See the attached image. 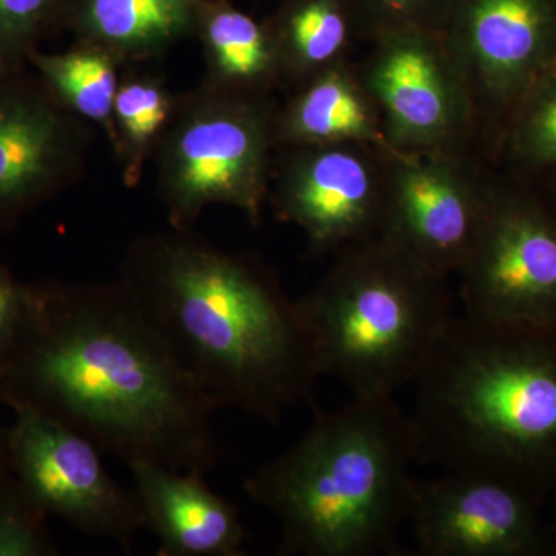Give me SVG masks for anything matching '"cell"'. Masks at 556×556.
Listing matches in <instances>:
<instances>
[{
	"instance_id": "7",
	"label": "cell",
	"mask_w": 556,
	"mask_h": 556,
	"mask_svg": "<svg viewBox=\"0 0 556 556\" xmlns=\"http://www.w3.org/2000/svg\"><path fill=\"white\" fill-rule=\"evenodd\" d=\"M9 427L11 471L47 515L84 535L131 552L144 515L137 493L123 489L102 466L93 442L27 407H13Z\"/></svg>"
},
{
	"instance_id": "19",
	"label": "cell",
	"mask_w": 556,
	"mask_h": 556,
	"mask_svg": "<svg viewBox=\"0 0 556 556\" xmlns=\"http://www.w3.org/2000/svg\"><path fill=\"white\" fill-rule=\"evenodd\" d=\"M28 65L68 110L113 141V108L123 64L108 51L89 42H76L62 53L30 54Z\"/></svg>"
},
{
	"instance_id": "9",
	"label": "cell",
	"mask_w": 556,
	"mask_h": 556,
	"mask_svg": "<svg viewBox=\"0 0 556 556\" xmlns=\"http://www.w3.org/2000/svg\"><path fill=\"white\" fill-rule=\"evenodd\" d=\"M90 126L38 73H0V232L83 177Z\"/></svg>"
},
{
	"instance_id": "2",
	"label": "cell",
	"mask_w": 556,
	"mask_h": 556,
	"mask_svg": "<svg viewBox=\"0 0 556 556\" xmlns=\"http://www.w3.org/2000/svg\"><path fill=\"white\" fill-rule=\"evenodd\" d=\"M118 280L217 412L278 422L313 402L321 376L308 328L258 260L169 226L131 241Z\"/></svg>"
},
{
	"instance_id": "13",
	"label": "cell",
	"mask_w": 556,
	"mask_h": 556,
	"mask_svg": "<svg viewBox=\"0 0 556 556\" xmlns=\"http://www.w3.org/2000/svg\"><path fill=\"white\" fill-rule=\"evenodd\" d=\"M408 521L420 555L532 556L546 551L532 493L473 471L416 479Z\"/></svg>"
},
{
	"instance_id": "11",
	"label": "cell",
	"mask_w": 556,
	"mask_h": 556,
	"mask_svg": "<svg viewBox=\"0 0 556 556\" xmlns=\"http://www.w3.org/2000/svg\"><path fill=\"white\" fill-rule=\"evenodd\" d=\"M380 233L442 276L459 273L490 190L434 150H386Z\"/></svg>"
},
{
	"instance_id": "24",
	"label": "cell",
	"mask_w": 556,
	"mask_h": 556,
	"mask_svg": "<svg viewBox=\"0 0 556 556\" xmlns=\"http://www.w3.org/2000/svg\"><path fill=\"white\" fill-rule=\"evenodd\" d=\"M70 0H0V73L27 67L47 31L64 20Z\"/></svg>"
},
{
	"instance_id": "23",
	"label": "cell",
	"mask_w": 556,
	"mask_h": 556,
	"mask_svg": "<svg viewBox=\"0 0 556 556\" xmlns=\"http://www.w3.org/2000/svg\"><path fill=\"white\" fill-rule=\"evenodd\" d=\"M47 518L10 471L0 482V556L60 555Z\"/></svg>"
},
{
	"instance_id": "15",
	"label": "cell",
	"mask_w": 556,
	"mask_h": 556,
	"mask_svg": "<svg viewBox=\"0 0 556 556\" xmlns=\"http://www.w3.org/2000/svg\"><path fill=\"white\" fill-rule=\"evenodd\" d=\"M146 529L160 540V556L244 555L240 510L197 471L159 464L129 466Z\"/></svg>"
},
{
	"instance_id": "27",
	"label": "cell",
	"mask_w": 556,
	"mask_h": 556,
	"mask_svg": "<svg viewBox=\"0 0 556 556\" xmlns=\"http://www.w3.org/2000/svg\"><path fill=\"white\" fill-rule=\"evenodd\" d=\"M11 471L9 427L3 426L0 420V482Z\"/></svg>"
},
{
	"instance_id": "17",
	"label": "cell",
	"mask_w": 556,
	"mask_h": 556,
	"mask_svg": "<svg viewBox=\"0 0 556 556\" xmlns=\"http://www.w3.org/2000/svg\"><path fill=\"white\" fill-rule=\"evenodd\" d=\"M276 141L289 148L361 144L390 150L375 102L361 78L340 62L305 83L277 113Z\"/></svg>"
},
{
	"instance_id": "4",
	"label": "cell",
	"mask_w": 556,
	"mask_h": 556,
	"mask_svg": "<svg viewBox=\"0 0 556 556\" xmlns=\"http://www.w3.org/2000/svg\"><path fill=\"white\" fill-rule=\"evenodd\" d=\"M415 430L396 397L316 408L292 447L244 482L280 526L283 556L393 555L412 515Z\"/></svg>"
},
{
	"instance_id": "26",
	"label": "cell",
	"mask_w": 556,
	"mask_h": 556,
	"mask_svg": "<svg viewBox=\"0 0 556 556\" xmlns=\"http://www.w3.org/2000/svg\"><path fill=\"white\" fill-rule=\"evenodd\" d=\"M383 17L396 22L393 28L409 25L408 17L419 10L427 0H369Z\"/></svg>"
},
{
	"instance_id": "5",
	"label": "cell",
	"mask_w": 556,
	"mask_h": 556,
	"mask_svg": "<svg viewBox=\"0 0 556 556\" xmlns=\"http://www.w3.org/2000/svg\"><path fill=\"white\" fill-rule=\"evenodd\" d=\"M298 303L318 372L353 397H396L415 383L455 318L447 276L382 233L340 251Z\"/></svg>"
},
{
	"instance_id": "3",
	"label": "cell",
	"mask_w": 556,
	"mask_h": 556,
	"mask_svg": "<svg viewBox=\"0 0 556 556\" xmlns=\"http://www.w3.org/2000/svg\"><path fill=\"white\" fill-rule=\"evenodd\" d=\"M408 416L417 464L556 485V327L455 316Z\"/></svg>"
},
{
	"instance_id": "21",
	"label": "cell",
	"mask_w": 556,
	"mask_h": 556,
	"mask_svg": "<svg viewBox=\"0 0 556 556\" xmlns=\"http://www.w3.org/2000/svg\"><path fill=\"white\" fill-rule=\"evenodd\" d=\"M269 28L281 76L302 83L339 64L350 40V24L339 0H292Z\"/></svg>"
},
{
	"instance_id": "20",
	"label": "cell",
	"mask_w": 556,
	"mask_h": 556,
	"mask_svg": "<svg viewBox=\"0 0 556 556\" xmlns=\"http://www.w3.org/2000/svg\"><path fill=\"white\" fill-rule=\"evenodd\" d=\"M177 94L159 76L127 72L121 76L113 108L112 150L127 188H137L174 115Z\"/></svg>"
},
{
	"instance_id": "8",
	"label": "cell",
	"mask_w": 556,
	"mask_h": 556,
	"mask_svg": "<svg viewBox=\"0 0 556 556\" xmlns=\"http://www.w3.org/2000/svg\"><path fill=\"white\" fill-rule=\"evenodd\" d=\"M464 313L503 324L556 327V214L515 193L489 192L459 270Z\"/></svg>"
},
{
	"instance_id": "22",
	"label": "cell",
	"mask_w": 556,
	"mask_h": 556,
	"mask_svg": "<svg viewBox=\"0 0 556 556\" xmlns=\"http://www.w3.org/2000/svg\"><path fill=\"white\" fill-rule=\"evenodd\" d=\"M511 149L532 167H556V64L517 101Z\"/></svg>"
},
{
	"instance_id": "10",
	"label": "cell",
	"mask_w": 556,
	"mask_h": 556,
	"mask_svg": "<svg viewBox=\"0 0 556 556\" xmlns=\"http://www.w3.org/2000/svg\"><path fill=\"white\" fill-rule=\"evenodd\" d=\"M361 80L390 149L438 150L470 119L471 91L447 47L416 25L383 31Z\"/></svg>"
},
{
	"instance_id": "14",
	"label": "cell",
	"mask_w": 556,
	"mask_h": 556,
	"mask_svg": "<svg viewBox=\"0 0 556 556\" xmlns=\"http://www.w3.org/2000/svg\"><path fill=\"white\" fill-rule=\"evenodd\" d=\"M470 91L517 102L556 64L552 0H463L447 46Z\"/></svg>"
},
{
	"instance_id": "25",
	"label": "cell",
	"mask_w": 556,
	"mask_h": 556,
	"mask_svg": "<svg viewBox=\"0 0 556 556\" xmlns=\"http://www.w3.org/2000/svg\"><path fill=\"white\" fill-rule=\"evenodd\" d=\"M25 283L0 260V362L7 357L20 332Z\"/></svg>"
},
{
	"instance_id": "12",
	"label": "cell",
	"mask_w": 556,
	"mask_h": 556,
	"mask_svg": "<svg viewBox=\"0 0 556 556\" xmlns=\"http://www.w3.org/2000/svg\"><path fill=\"white\" fill-rule=\"evenodd\" d=\"M278 170L274 204L281 222L305 233L309 251L339 254L379 236L386 170L361 144L302 146ZM378 150V149H376Z\"/></svg>"
},
{
	"instance_id": "18",
	"label": "cell",
	"mask_w": 556,
	"mask_h": 556,
	"mask_svg": "<svg viewBox=\"0 0 556 556\" xmlns=\"http://www.w3.org/2000/svg\"><path fill=\"white\" fill-rule=\"evenodd\" d=\"M195 36L203 47L204 83L240 93L265 94L281 76L276 39L268 25L252 20L229 0H206Z\"/></svg>"
},
{
	"instance_id": "1",
	"label": "cell",
	"mask_w": 556,
	"mask_h": 556,
	"mask_svg": "<svg viewBox=\"0 0 556 556\" xmlns=\"http://www.w3.org/2000/svg\"><path fill=\"white\" fill-rule=\"evenodd\" d=\"M0 405L64 424L127 467L206 475L217 409L116 278L25 283L20 332L0 362Z\"/></svg>"
},
{
	"instance_id": "6",
	"label": "cell",
	"mask_w": 556,
	"mask_h": 556,
	"mask_svg": "<svg viewBox=\"0 0 556 556\" xmlns=\"http://www.w3.org/2000/svg\"><path fill=\"white\" fill-rule=\"evenodd\" d=\"M276 113L263 94L203 83L178 94L155 161L156 192L170 228L193 229L204 208H239L257 225L269 192Z\"/></svg>"
},
{
	"instance_id": "16",
	"label": "cell",
	"mask_w": 556,
	"mask_h": 556,
	"mask_svg": "<svg viewBox=\"0 0 556 556\" xmlns=\"http://www.w3.org/2000/svg\"><path fill=\"white\" fill-rule=\"evenodd\" d=\"M206 0H70L65 24L78 42L108 51L123 65L153 60L195 36Z\"/></svg>"
}]
</instances>
